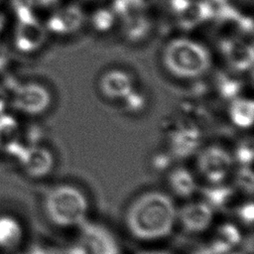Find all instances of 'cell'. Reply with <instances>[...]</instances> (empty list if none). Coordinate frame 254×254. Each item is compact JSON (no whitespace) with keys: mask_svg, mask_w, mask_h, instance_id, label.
<instances>
[{"mask_svg":"<svg viewBox=\"0 0 254 254\" xmlns=\"http://www.w3.org/2000/svg\"><path fill=\"white\" fill-rule=\"evenodd\" d=\"M174 157L168 150L154 153L149 161L151 173L156 175H166L174 167Z\"/></svg>","mask_w":254,"mask_h":254,"instance_id":"2e32d148","label":"cell"},{"mask_svg":"<svg viewBox=\"0 0 254 254\" xmlns=\"http://www.w3.org/2000/svg\"><path fill=\"white\" fill-rule=\"evenodd\" d=\"M194 254H211V253L208 251V249H207V248L205 247V245H204V246L200 247L197 251H195Z\"/></svg>","mask_w":254,"mask_h":254,"instance_id":"603a6c76","label":"cell"},{"mask_svg":"<svg viewBox=\"0 0 254 254\" xmlns=\"http://www.w3.org/2000/svg\"><path fill=\"white\" fill-rule=\"evenodd\" d=\"M198 190H200V199L206 202L214 212L233 208L239 193L233 186L226 185L225 183L206 185Z\"/></svg>","mask_w":254,"mask_h":254,"instance_id":"8fae6325","label":"cell"},{"mask_svg":"<svg viewBox=\"0 0 254 254\" xmlns=\"http://www.w3.org/2000/svg\"><path fill=\"white\" fill-rule=\"evenodd\" d=\"M139 254H171L168 251L165 250H159V249H150V250H145L142 251Z\"/></svg>","mask_w":254,"mask_h":254,"instance_id":"44dd1931","label":"cell"},{"mask_svg":"<svg viewBox=\"0 0 254 254\" xmlns=\"http://www.w3.org/2000/svg\"><path fill=\"white\" fill-rule=\"evenodd\" d=\"M44 208L48 219L63 229H78L88 220L90 204L85 192L71 184H61L45 196Z\"/></svg>","mask_w":254,"mask_h":254,"instance_id":"7a4b0ae2","label":"cell"},{"mask_svg":"<svg viewBox=\"0 0 254 254\" xmlns=\"http://www.w3.org/2000/svg\"><path fill=\"white\" fill-rule=\"evenodd\" d=\"M20 131L17 121L10 115L0 114V148L10 151L19 143Z\"/></svg>","mask_w":254,"mask_h":254,"instance_id":"5bb4252c","label":"cell"},{"mask_svg":"<svg viewBox=\"0 0 254 254\" xmlns=\"http://www.w3.org/2000/svg\"><path fill=\"white\" fill-rule=\"evenodd\" d=\"M165 176L168 193L172 196L189 199L199 190L197 176L185 167H173Z\"/></svg>","mask_w":254,"mask_h":254,"instance_id":"30bf717a","label":"cell"},{"mask_svg":"<svg viewBox=\"0 0 254 254\" xmlns=\"http://www.w3.org/2000/svg\"><path fill=\"white\" fill-rule=\"evenodd\" d=\"M18 160L25 172L36 179L48 176L55 165L53 154L48 149L36 145L25 147Z\"/></svg>","mask_w":254,"mask_h":254,"instance_id":"52a82bcc","label":"cell"},{"mask_svg":"<svg viewBox=\"0 0 254 254\" xmlns=\"http://www.w3.org/2000/svg\"><path fill=\"white\" fill-rule=\"evenodd\" d=\"M228 254H251V252L247 251L246 249H242V248L238 247L237 249H235V250L231 251V252H230V253H228Z\"/></svg>","mask_w":254,"mask_h":254,"instance_id":"7402d4cb","label":"cell"},{"mask_svg":"<svg viewBox=\"0 0 254 254\" xmlns=\"http://www.w3.org/2000/svg\"><path fill=\"white\" fill-rule=\"evenodd\" d=\"M56 1L57 0H29V3H33L38 6H49Z\"/></svg>","mask_w":254,"mask_h":254,"instance_id":"ffe728a7","label":"cell"},{"mask_svg":"<svg viewBox=\"0 0 254 254\" xmlns=\"http://www.w3.org/2000/svg\"><path fill=\"white\" fill-rule=\"evenodd\" d=\"M23 238L20 222L9 215L0 216V248L13 250L19 246Z\"/></svg>","mask_w":254,"mask_h":254,"instance_id":"4fadbf2b","label":"cell"},{"mask_svg":"<svg viewBox=\"0 0 254 254\" xmlns=\"http://www.w3.org/2000/svg\"><path fill=\"white\" fill-rule=\"evenodd\" d=\"M3 22H4V14H3V11L1 10V7H0V29L3 25Z\"/></svg>","mask_w":254,"mask_h":254,"instance_id":"cb8c5ba5","label":"cell"},{"mask_svg":"<svg viewBox=\"0 0 254 254\" xmlns=\"http://www.w3.org/2000/svg\"><path fill=\"white\" fill-rule=\"evenodd\" d=\"M80 21V14L76 9L70 8L58 12L50 20V28L54 31H68Z\"/></svg>","mask_w":254,"mask_h":254,"instance_id":"9a60e30c","label":"cell"},{"mask_svg":"<svg viewBox=\"0 0 254 254\" xmlns=\"http://www.w3.org/2000/svg\"><path fill=\"white\" fill-rule=\"evenodd\" d=\"M169 64L179 73L196 74L207 63L204 52L197 46L188 42H178L169 51Z\"/></svg>","mask_w":254,"mask_h":254,"instance_id":"8992f818","label":"cell"},{"mask_svg":"<svg viewBox=\"0 0 254 254\" xmlns=\"http://www.w3.org/2000/svg\"><path fill=\"white\" fill-rule=\"evenodd\" d=\"M69 242L65 254H121L117 237L106 226L86 221Z\"/></svg>","mask_w":254,"mask_h":254,"instance_id":"3957f363","label":"cell"},{"mask_svg":"<svg viewBox=\"0 0 254 254\" xmlns=\"http://www.w3.org/2000/svg\"><path fill=\"white\" fill-rule=\"evenodd\" d=\"M214 211L202 199L188 200L177 208V225L190 235L206 232L213 224Z\"/></svg>","mask_w":254,"mask_h":254,"instance_id":"5b68a950","label":"cell"},{"mask_svg":"<svg viewBox=\"0 0 254 254\" xmlns=\"http://www.w3.org/2000/svg\"><path fill=\"white\" fill-rule=\"evenodd\" d=\"M4 60H5V58H4L3 52H1V51H0V65H2V64H4Z\"/></svg>","mask_w":254,"mask_h":254,"instance_id":"d4e9b609","label":"cell"},{"mask_svg":"<svg viewBox=\"0 0 254 254\" xmlns=\"http://www.w3.org/2000/svg\"><path fill=\"white\" fill-rule=\"evenodd\" d=\"M7 102H8L7 93L3 88L0 87V114L3 113L5 107L7 106Z\"/></svg>","mask_w":254,"mask_h":254,"instance_id":"d6986e66","label":"cell"},{"mask_svg":"<svg viewBox=\"0 0 254 254\" xmlns=\"http://www.w3.org/2000/svg\"><path fill=\"white\" fill-rule=\"evenodd\" d=\"M242 242V231L239 225L224 222L212 230L205 247L211 254H228L240 247Z\"/></svg>","mask_w":254,"mask_h":254,"instance_id":"ba28073f","label":"cell"},{"mask_svg":"<svg viewBox=\"0 0 254 254\" xmlns=\"http://www.w3.org/2000/svg\"><path fill=\"white\" fill-rule=\"evenodd\" d=\"M49 102L47 91L40 85L29 83L22 85L14 92V103L26 113H38L45 109Z\"/></svg>","mask_w":254,"mask_h":254,"instance_id":"7c38bea8","label":"cell"},{"mask_svg":"<svg viewBox=\"0 0 254 254\" xmlns=\"http://www.w3.org/2000/svg\"><path fill=\"white\" fill-rule=\"evenodd\" d=\"M196 176L206 185L225 183L230 177L234 161L232 155L221 147L210 146L199 152L196 157Z\"/></svg>","mask_w":254,"mask_h":254,"instance_id":"277c9868","label":"cell"},{"mask_svg":"<svg viewBox=\"0 0 254 254\" xmlns=\"http://www.w3.org/2000/svg\"><path fill=\"white\" fill-rule=\"evenodd\" d=\"M127 232L142 242H157L169 237L177 226V206L163 190H147L134 197L124 212Z\"/></svg>","mask_w":254,"mask_h":254,"instance_id":"6da1fadb","label":"cell"},{"mask_svg":"<svg viewBox=\"0 0 254 254\" xmlns=\"http://www.w3.org/2000/svg\"><path fill=\"white\" fill-rule=\"evenodd\" d=\"M19 22L16 30L15 43L23 52L33 51L40 46L44 38V31L40 24L29 14L27 7L18 9Z\"/></svg>","mask_w":254,"mask_h":254,"instance_id":"9c48e42d","label":"cell"},{"mask_svg":"<svg viewBox=\"0 0 254 254\" xmlns=\"http://www.w3.org/2000/svg\"><path fill=\"white\" fill-rule=\"evenodd\" d=\"M235 215L236 224L242 225L244 227L250 228L253 223L254 217V207L252 200H245L243 202H237L232 208Z\"/></svg>","mask_w":254,"mask_h":254,"instance_id":"ac0fdd59","label":"cell"},{"mask_svg":"<svg viewBox=\"0 0 254 254\" xmlns=\"http://www.w3.org/2000/svg\"><path fill=\"white\" fill-rule=\"evenodd\" d=\"M234 185L238 192H243L248 195H252L253 192V173L251 167H239L234 172Z\"/></svg>","mask_w":254,"mask_h":254,"instance_id":"e0dca14e","label":"cell"}]
</instances>
